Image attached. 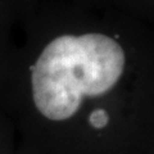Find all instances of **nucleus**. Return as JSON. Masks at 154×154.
Returning <instances> with one entry per match:
<instances>
[{
    "instance_id": "obj_1",
    "label": "nucleus",
    "mask_w": 154,
    "mask_h": 154,
    "mask_svg": "<svg viewBox=\"0 0 154 154\" xmlns=\"http://www.w3.org/2000/svg\"><path fill=\"white\" fill-rule=\"evenodd\" d=\"M128 28L110 26L82 33H63L44 46L31 68L32 99L50 121H66L84 99L117 88L140 40Z\"/></svg>"
},
{
    "instance_id": "obj_2",
    "label": "nucleus",
    "mask_w": 154,
    "mask_h": 154,
    "mask_svg": "<svg viewBox=\"0 0 154 154\" xmlns=\"http://www.w3.org/2000/svg\"><path fill=\"white\" fill-rule=\"evenodd\" d=\"M110 3H116V5L127 9L128 12H136L137 16H146L154 21V0H108Z\"/></svg>"
},
{
    "instance_id": "obj_3",
    "label": "nucleus",
    "mask_w": 154,
    "mask_h": 154,
    "mask_svg": "<svg viewBox=\"0 0 154 154\" xmlns=\"http://www.w3.org/2000/svg\"><path fill=\"white\" fill-rule=\"evenodd\" d=\"M89 123L95 130L105 128L109 123V113L104 109H95L89 114Z\"/></svg>"
}]
</instances>
